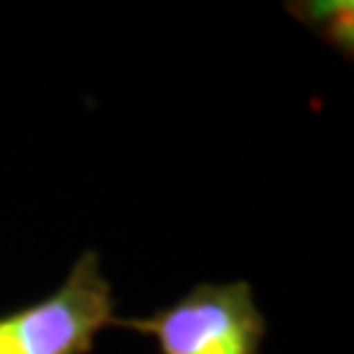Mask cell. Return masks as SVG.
<instances>
[{
	"label": "cell",
	"instance_id": "2",
	"mask_svg": "<svg viewBox=\"0 0 354 354\" xmlns=\"http://www.w3.org/2000/svg\"><path fill=\"white\" fill-rule=\"evenodd\" d=\"M115 323L152 336L160 354H257L266 336V317L247 281L203 283L155 315Z\"/></svg>",
	"mask_w": 354,
	"mask_h": 354
},
{
	"label": "cell",
	"instance_id": "3",
	"mask_svg": "<svg viewBox=\"0 0 354 354\" xmlns=\"http://www.w3.org/2000/svg\"><path fill=\"white\" fill-rule=\"evenodd\" d=\"M299 19L310 24L317 35L333 42L339 50H352V3H302Z\"/></svg>",
	"mask_w": 354,
	"mask_h": 354
},
{
	"label": "cell",
	"instance_id": "1",
	"mask_svg": "<svg viewBox=\"0 0 354 354\" xmlns=\"http://www.w3.org/2000/svg\"><path fill=\"white\" fill-rule=\"evenodd\" d=\"M113 323V291L97 252L87 250L55 294L0 317V354H87Z\"/></svg>",
	"mask_w": 354,
	"mask_h": 354
}]
</instances>
